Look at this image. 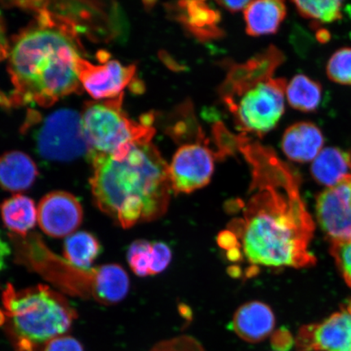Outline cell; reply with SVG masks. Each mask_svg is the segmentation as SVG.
<instances>
[{
  "instance_id": "cell-1",
  "label": "cell",
  "mask_w": 351,
  "mask_h": 351,
  "mask_svg": "<svg viewBox=\"0 0 351 351\" xmlns=\"http://www.w3.org/2000/svg\"><path fill=\"white\" fill-rule=\"evenodd\" d=\"M241 153L251 166L250 197L243 218L230 229L241 240L243 256L254 267L315 265L309 249L315 226L302 199L298 175L274 149L260 143H249Z\"/></svg>"
},
{
  "instance_id": "cell-2",
  "label": "cell",
  "mask_w": 351,
  "mask_h": 351,
  "mask_svg": "<svg viewBox=\"0 0 351 351\" xmlns=\"http://www.w3.org/2000/svg\"><path fill=\"white\" fill-rule=\"evenodd\" d=\"M36 24L17 36L8 52L14 104L47 107L77 91L82 59L75 25L43 7Z\"/></svg>"
},
{
  "instance_id": "cell-3",
  "label": "cell",
  "mask_w": 351,
  "mask_h": 351,
  "mask_svg": "<svg viewBox=\"0 0 351 351\" xmlns=\"http://www.w3.org/2000/svg\"><path fill=\"white\" fill-rule=\"evenodd\" d=\"M92 197L101 212L130 229L168 210L169 166L152 141L132 143L112 155H90Z\"/></svg>"
},
{
  "instance_id": "cell-4",
  "label": "cell",
  "mask_w": 351,
  "mask_h": 351,
  "mask_svg": "<svg viewBox=\"0 0 351 351\" xmlns=\"http://www.w3.org/2000/svg\"><path fill=\"white\" fill-rule=\"evenodd\" d=\"M6 331L16 351H38L67 332L76 311L69 301L44 285L17 291L8 284L3 293Z\"/></svg>"
},
{
  "instance_id": "cell-5",
  "label": "cell",
  "mask_w": 351,
  "mask_h": 351,
  "mask_svg": "<svg viewBox=\"0 0 351 351\" xmlns=\"http://www.w3.org/2000/svg\"><path fill=\"white\" fill-rule=\"evenodd\" d=\"M123 97L87 104L82 125L90 155H112L132 143L152 141L156 130L151 116L131 120L123 111Z\"/></svg>"
},
{
  "instance_id": "cell-6",
  "label": "cell",
  "mask_w": 351,
  "mask_h": 351,
  "mask_svg": "<svg viewBox=\"0 0 351 351\" xmlns=\"http://www.w3.org/2000/svg\"><path fill=\"white\" fill-rule=\"evenodd\" d=\"M284 78H271L260 83L228 107L236 125L245 134L263 136L275 128L285 112Z\"/></svg>"
},
{
  "instance_id": "cell-7",
  "label": "cell",
  "mask_w": 351,
  "mask_h": 351,
  "mask_svg": "<svg viewBox=\"0 0 351 351\" xmlns=\"http://www.w3.org/2000/svg\"><path fill=\"white\" fill-rule=\"evenodd\" d=\"M39 153L48 160L69 161L88 149L82 117L72 110H60L44 122L38 136Z\"/></svg>"
},
{
  "instance_id": "cell-8",
  "label": "cell",
  "mask_w": 351,
  "mask_h": 351,
  "mask_svg": "<svg viewBox=\"0 0 351 351\" xmlns=\"http://www.w3.org/2000/svg\"><path fill=\"white\" fill-rule=\"evenodd\" d=\"M285 59L282 52L271 45L244 64H227V77L218 89L223 103L230 106L254 86L269 80Z\"/></svg>"
},
{
  "instance_id": "cell-9",
  "label": "cell",
  "mask_w": 351,
  "mask_h": 351,
  "mask_svg": "<svg viewBox=\"0 0 351 351\" xmlns=\"http://www.w3.org/2000/svg\"><path fill=\"white\" fill-rule=\"evenodd\" d=\"M214 153L202 144L182 146L169 165L171 186L175 194H191L208 186L215 169Z\"/></svg>"
},
{
  "instance_id": "cell-10",
  "label": "cell",
  "mask_w": 351,
  "mask_h": 351,
  "mask_svg": "<svg viewBox=\"0 0 351 351\" xmlns=\"http://www.w3.org/2000/svg\"><path fill=\"white\" fill-rule=\"evenodd\" d=\"M101 64H94L82 59L79 65L81 85L95 99H115L124 95L136 73L135 65H124L117 60H108L105 53Z\"/></svg>"
},
{
  "instance_id": "cell-11",
  "label": "cell",
  "mask_w": 351,
  "mask_h": 351,
  "mask_svg": "<svg viewBox=\"0 0 351 351\" xmlns=\"http://www.w3.org/2000/svg\"><path fill=\"white\" fill-rule=\"evenodd\" d=\"M317 216L332 241L351 239V178L327 188L319 195Z\"/></svg>"
},
{
  "instance_id": "cell-12",
  "label": "cell",
  "mask_w": 351,
  "mask_h": 351,
  "mask_svg": "<svg viewBox=\"0 0 351 351\" xmlns=\"http://www.w3.org/2000/svg\"><path fill=\"white\" fill-rule=\"evenodd\" d=\"M83 210L80 202L70 193L53 191L44 196L38 208L41 230L52 238L72 234L81 226Z\"/></svg>"
},
{
  "instance_id": "cell-13",
  "label": "cell",
  "mask_w": 351,
  "mask_h": 351,
  "mask_svg": "<svg viewBox=\"0 0 351 351\" xmlns=\"http://www.w3.org/2000/svg\"><path fill=\"white\" fill-rule=\"evenodd\" d=\"M296 345L298 351H351V313L343 310L302 327Z\"/></svg>"
},
{
  "instance_id": "cell-14",
  "label": "cell",
  "mask_w": 351,
  "mask_h": 351,
  "mask_svg": "<svg viewBox=\"0 0 351 351\" xmlns=\"http://www.w3.org/2000/svg\"><path fill=\"white\" fill-rule=\"evenodd\" d=\"M171 19L181 24L186 32L200 42H209L225 36L219 27L221 12L204 1H179L165 4Z\"/></svg>"
},
{
  "instance_id": "cell-15",
  "label": "cell",
  "mask_w": 351,
  "mask_h": 351,
  "mask_svg": "<svg viewBox=\"0 0 351 351\" xmlns=\"http://www.w3.org/2000/svg\"><path fill=\"white\" fill-rule=\"evenodd\" d=\"M230 326L240 339L256 343L265 340L273 332L274 313L265 302H248L235 311Z\"/></svg>"
},
{
  "instance_id": "cell-16",
  "label": "cell",
  "mask_w": 351,
  "mask_h": 351,
  "mask_svg": "<svg viewBox=\"0 0 351 351\" xmlns=\"http://www.w3.org/2000/svg\"><path fill=\"white\" fill-rule=\"evenodd\" d=\"M324 135L318 127L311 122H300L285 130L282 149L289 160L298 163L313 161L323 150Z\"/></svg>"
},
{
  "instance_id": "cell-17",
  "label": "cell",
  "mask_w": 351,
  "mask_h": 351,
  "mask_svg": "<svg viewBox=\"0 0 351 351\" xmlns=\"http://www.w3.org/2000/svg\"><path fill=\"white\" fill-rule=\"evenodd\" d=\"M165 133L178 144L205 143V134L195 116L194 105L186 99L163 118Z\"/></svg>"
},
{
  "instance_id": "cell-18",
  "label": "cell",
  "mask_w": 351,
  "mask_h": 351,
  "mask_svg": "<svg viewBox=\"0 0 351 351\" xmlns=\"http://www.w3.org/2000/svg\"><path fill=\"white\" fill-rule=\"evenodd\" d=\"M38 175L36 165L21 152H10L0 156V187L19 193L29 190Z\"/></svg>"
},
{
  "instance_id": "cell-19",
  "label": "cell",
  "mask_w": 351,
  "mask_h": 351,
  "mask_svg": "<svg viewBox=\"0 0 351 351\" xmlns=\"http://www.w3.org/2000/svg\"><path fill=\"white\" fill-rule=\"evenodd\" d=\"M130 278L119 265H103L95 269L91 297L104 305H114L128 295Z\"/></svg>"
},
{
  "instance_id": "cell-20",
  "label": "cell",
  "mask_w": 351,
  "mask_h": 351,
  "mask_svg": "<svg viewBox=\"0 0 351 351\" xmlns=\"http://www.w3.org/2000/svg\"><path fill=\"white\" fill-rule=\"evenodd\" d=\"M285 16L287 7L282 1H251L244 10L247 33L253 37L275 34L278 32Z\"/></svg>"
},
{
  "instance_id": "cell-21",
  "label": "cell",
  "mask_w": 351,
  "mask_h": 351,
  "mask_svg": "<svg viewBox=\"0 0 351 351\" xmlns=\"http://www.w3.org/2000/svg\"><path fill=\"white\" fill-rule=\"evenodd\" d=\"M311 170L318 183L335 186L351 178V154L339 148H324L313 161Z\"/></svg>"
},
{
  "instance_id": "cell-22",
  "label": "cell",
  "mask_w": 351,
  "mask_h": 351,
  "mask_svg": "<svg viewBox=\"0 0 351 351\" xmlns=\"http://www.w3.org/2000/svg\"><path fill=\"white\" fill-rule=\"evenodd\" d=\"M0 213L4 226L16 236L25 238L36 226L38 210L29 197L16 195L4 200Z\"/></svg>"
},
{
  "instance_id": "cell-23",
  "label": "cell",
  "mask_w": 351,
  "mask_h": 351,
  "mask_svg": "<svg viewBox=\"0 0 351 351\" xmlns=\"http://www.w3.org/2000/svg\"><path fill=\"white\" fill-rule=\"evenodd\" d=\"M101 245L89 232L81 231L68 237L64 245V256L70 265L89 270L101 252Z\"/></svg>"
},
{
  "instance_id": "cell-24",
  "label": "cell",
  "mask_w": 351,
  "mask_h": 351,
  "mask_svg": "<svg viewBox=\"0 0 351 351\" xmlns=\"http://www.w3.org/2000/svg\"><path fill=\"white\" fill-rule=\"evenodd\" d=\"M289 105L293 108L304 112L317 110L322 97V87L319 83L304 74L293 77L287 87Z\"/></svg>"
},
{
  "instance_id": "cell-25",
  "label": "cell",
  "mask_w": 351,
  "mask_h": 351,
  "mask_svg": "<svg viewBox=\"0 0 351 351\" xmlns=\"http://www.w3.org/2000/svg\"><path fill=\"white\" fill-rule=\"evenodd\" d=\"M213 137L214 140V156L217 160H225L227 157L234 156L237 152H241L244 143L249 137L247 134L243 133L235 135L226 128L222 122H216L213 126Z\"/></svg>"
},
{
  "instance_id": "cell-26",
  "label": "cell",
  "mask_w": 351,
  "mask_h": 351,
  "mask_svg": "<svg viewBox=\"0 0 351 351\" xmlns=\"http://www.w3.org/2000/svg\"><path fill=\"white\" fill-rule=\"evenodd\" d=\"M300 15L322 23H332L342 16L341 1H293Z\"/></svg>"
},
{
  "instance_id": "cell-27",
  "label": "cell",
  "mask_w": 351,
  "mask_h": 351,
  "mask_svg": "<svg viewBox=\"0 0 351 351\" xmlns=\"http://www.w3.org/2000/svg\"><path fill=\"white\" fill-rule=\"evenodd\" d=\"M127 260L132 271L139 276L151 275L152 243L147 240H136L130 245Z\"/></svg>"
},
{
  "instance_id": "cell-28",
  "label": "cell",
  "mask_w": 351,
  "mask_h": 351,
  "mask_svg": "<svg viewBox=\"0 0 351 351\" xmlns=\"http://www.w3.org/2000/svg\"><path fill=\"white\" fill-rule=\"evenodd\" d=\"M326 73L331 81L341 85H351V48L337 51L328 60Z\"/></svg>"
},
{
  "instance_id": "cell-29",
  "label": "cell",
  "mask_w": 351,
  "mask_h": 351,
  "mask_svg": "<svg viewBox=\"0 0 351 351\" xmlns=\"http://www.w3.org/2000/svg\"><path fill=\"white\" fill-rule=\"evenodd\" d=\"M332 254L346 282L351 287V239L332 241Z\"/></svg>"
},
{
  "instance_id": "cell-30",
  "label": "cell",
  "mask_w": 351,
  "mask_h": 351,
  "mask_svg": "<svg viewBox=\"0 0 351 351\" xmlns=\"http://www.w3.org/2000/svg\"><path fill=\"white\" fill-rule=\"evenodd\" d=\"M172 261V251L168 245L162 241L152 243V263L151 275L161 274Z\"/></svg>"
},
{
  "instance_id": "cell-31",
  "label": "cell",
  "mask_w": 351,
  "mask_h": 351,
  "mask_svg": "<svg viewBox=\"0 0 351 351\" xmlns=\"http://www.w3.org/2000/svg\"><path fill=\"white\" fill-rule=\"evenodd\" d=\"M44 351H84L82 346L72 337H59L48 342Z\"/></svg>"
},
{
  "instance_id": "cell-32",
  "label": "cell",
  "mask_w": 351,
  "mask_h": 351,
  "mask_svg": "<svg viewBox=\"0 0 351 351\" xmlns=\"http://www.w3.org/2000/svg\"><path fill=\"white\" fill-rule=\"evenodd\" d=\"M293 339L288 331L280 329L276 331L271 337V346L276 350L287 351L291 348Z\"/></svg>"
},
{
  "instance_id": "cell-33",
  "label": "cell",
  "mask_w": 351,
  "mask_h": 351,
  "mask_svg": "<svg viewBox=\"0 0 351 351\" xmlns=\"http://www.w3.org/2000/svg\"><path fill=\"white\" fill-rule=\"evenodd\" d=\"M217 243L219 247L230 251L231 249L240 247L239 240L237 236L230 230H226L221 232L217 238Z\"/></svg>"
},
{
  "instance_id": "cell-34",
  "label": "cell",
  "mask_w": 351,
  "mask_h": 351,
  "mask_svg": "<svg viewBox=\"0 0 351 351\" xmlns=\"http://www.w3.org/2000/svg\"><path fill=\"white\" fill-rule=\"evenodd\" d=\"M10 44H8L1 14H0V61L5 59L10 52Z\"/></svg>"
},
{
  "instance_id": "cell-35",
  "label": "cell",
  "mask_w": 351,
  "mask_h": 351,
  "mask_svg": "<svg viewBox=\"0 0 351 351\" xmlns=\"http://www.w3.org/2000/svg\"><path fill=\"white\" fill-rule=\"evenodd\" d=\"M219 6L226 8V10L235 13L241 10H245V8L249 5L251 1L247 0H241V1H217Z\"/></svg>"
},
{
  "instance_id": "cell-36",
  "label": "cell",
  "mask_w": 351,
  "mask_h": 351,
  "mask_svg": "<svg viewBox=\"0 0 351 351\" xmlns=\"http://www.w3.org/2000/svg\"><path fill=\"white\" fill-rule=\"evenodd\" d=\"M159 56L162 62L169 69L173 70V71L181 72L185 69L182 65L178 64L177 61L165 51H161L159 53Z\"/></svg>"
},
{
  "instance_id": "cell-37",
  "label": "cell",
  "mask_w": 351,
  "mask_h": 351,
  "mask_svg": "<svg viewBox=\"0 0 351 351\" xmlns=\"http://www.w3.org/2000/svg\"><path fill=\"white\" fill-rule=\"evenodd\" d=\"M11 254L10 245L3 239L1 232H0V271L6 267V260Z\"/></svg>"
},
{
  "instance_id": "cell-38",
  "label": "cell",
  "mask_w": 351,
  "mask_h": 351,
  "mask_svg": "<svg viewBox=\"0 0 351 351\" xmlns=\"http://www.w3.org/2000/svg\"><path fill=\"white\" fill-rule=\"evenodd\" d=\"M6 322V315L3 313L1 310H0V326H3Z\"/></svg>"
},
{
  "instance_id": "cell-39",
  "label": "cell",
  "mask_w": 351,
  "mask_h": 351,
  "mask_svg": "<svg viewBox=\"0 0 351 351\" xmlns=\"http://www.w3.org/2000/svg\"><path fill=\"white\" fill-rule=\"evenodd\" d=\"M348 310L350 311V313H351V302H350V304H349L348 306Z\"/></svg>"
},
{
  "instance_id": "cell-40",
  "label": "cell",
  "mask_w": 351,
  "mask_h": 351,
  "mask_svg": "<svg viewBox=\"0 0 351 351\" xmlns=\"http://www.w3.org/2000/svg\"><path fill=\"white\" fill-rule=\"evenodd\" d=\"M348 12H349L350 15V16H351V7H349V8H348Z\"/></svg>"
}]
</instances>
